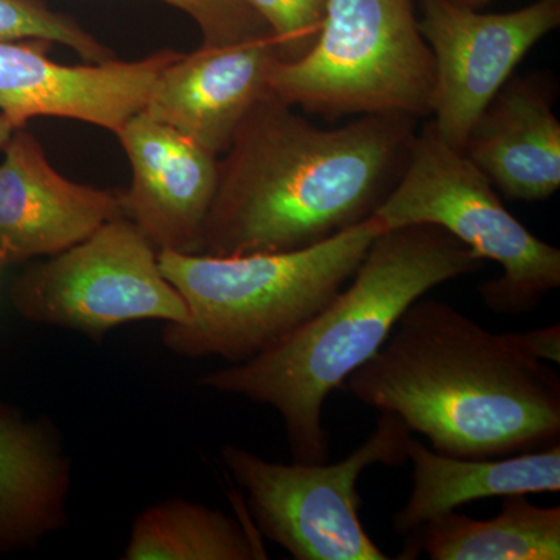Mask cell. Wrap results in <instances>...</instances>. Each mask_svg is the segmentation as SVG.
Instances as JSON below:
<instances>
[{
    "label": "cell",
    "mask_w": 560,
    "mask_h": 560,
    "mask_svg": "<svg viewBox=\"0 0 560 560\" xmlns=\"http://www.w3.org/2000/svg\"><path fill=\"white\" fill-rule=\"evenodd\" d=\"M2 151L0 270L60 254L124 217L120 191L65 178L25 127L13 132Z\"/></svg>",
    "instance_id": "7c38bea8"
},
{
    "label": "cell",
    "mask_w": 560,
    "mask_h": 560,
    "mask_svg": "<svg viewBox=\"0 0 560 560\" xmlns=\"http://www.w3.org/2000/svg\"><path fill=\"white\" fill-rule=\"evenodd\" d=\"M16 130L18 128L5 116L0 114V150H3V147L7 145V142H9L11 136Z\"/></svg>",
    "instance_id": "603a6c76"
},
{
    "label": "cell",
    "mask_w": 560,
    "mask_h": 560,
    "mask_svg": "<svg viewBox=\"0 0 560 560\" xmlns=\"http://www.w3.org/2000/svg\"><path fill=\"white\" fill-rule=\"evenodd\" d=\"M51 43L0 39V114L16 128L62 117L117 131L140 113L162 70L180 57L161 50L138 61L66 66L47 57Z\"/></svg>",
    "instance_id": "30bf717a"
},
{
    "label": "cell",
    "mask_w": 560,
    "mask_h": 560,
    "mask_svg": "<svg viewBox=\"0 0 560 560\" xmlns=\"http://www.w3.org/2000/svg\"><path fill=\"white\" fill-rule=\"evenodd\" d=\"M0 39H40L62 44L88 62L116 60L114 51L66 14L40 0H0Z\"/></svg>",
    "instance_id": "d6986e66"
},
{
    "label": "cell",
    "mask_w": 560,
    "mask_h": 560,
    "mask_svg": "<svg viewBox=\"0 0 560 560\" xmlns=\"http://www.w3.org/2000/svg\"><path fill=\"white\" fill-rule=\"evenodd\" d=\"M116 136L132 168L130 189L120 191L125 219L158 250L200 254L219 156L142 110Z\"/></svg>",
    "instance_id": "8fae6325"
},
{
    "label": "cell",
    "mask_w": 560,
    "mask_h": 560,
    "mask_svg": "<svg viewBox=\"0 0 560 560\" xmlns=\"http://www.w3.org/2000/svg\"><path fill=\"white\" fill-rule=\"evenodd\" d=\"M522 345L530 355L548 364L560 363V326L539 327V329L518 331Z\"/></svg>",
    "instance_id": "7402d4cb"
},
{
    "label": "cell",
    "mask_w": 560,
    "mask_h": 560,
    "mask_svg": "<svg viewBox=\"0 0 560 560\" xmlns=\"http://www.w3.org/2000/svg\"><path fill=\"white\" fill-rule=\"evenodd\" d=\"M555 83L544 73L504 83L475 121L464 153L510 200L541 201L560 187Z\"/></svg>",
    "instance_id": "5bb4252c"
},
{
    "label": "cell",
    "mask_w": 560,
    "mask_h": 560,
    "mask_svg": "<svg viewBox=\"0 0 560 560\" xmlns=\"http://www.w3.org/2000/svg\"><path fill=\"white\" fill-rule=\"evenodd\" d=\"M481 265L441 228L415 224L383 231L349 285L323 311L253 359L209 372L197 385L275 408L293 460L326 463L327 397L382 348L411 304Z\"/></svg>",
    "instance_id": "3957f363"
},
{
    "label": "cell",
    "mask_w": 560,
    "mask_h": 560,
    "mask_svg": "<svg viewBox=\"0 0 560 560\" xmlns=\"http://www.w3.org/2000/svg\"><path fill=\"white\" fill-rule=\"evenodd\" d=\"M158 250L125 217L33 265L11 283L22 318L101 341L124 324L184 323L189 308L161 270Z\"/></svg>",
    "instance_id": "ba28073f"
},
{
    "label": "cell",
    "mask_w": 560,
    "mask_h": 560,
    "mask_svg": "<svg viewBox=\"0 0 560 560\" xmlns=\"http://www.w3.org/2000/svg\"><path fill=\"white\" fill-rule=\"evenodd\" d=\"M197 22L201 46L217 47L271 35L246 0H161Z\"/></svg>",
    "instance_id": "44dd1931"
},
{
    "label": "cell",
    "mask_w": 560,
    "mask_h": 560,
    "mask_svg": "<svg viewBox=\"0 0 560 560\" xmlns=\"http://www.w3.org/2000/svg\"><path fill=\"white\" fill-rule=\"evenodd\" d=\"M270 28L280 61L307 55L318 39L327 0H246Z\"/></svg>",
    "instance_id": "ffe728a7"
},
{
    "label": "cell",
    "mask_w": 560,
    "mask_h": 560,
    "mask_svg": "<svg viewBox=\"0 0 560 560\" xmlns=\"http://www.w3.org/2000/svg\"><path fill=\"white\" fill-rule=\"evenodd\" d=\"M72 463L60 431L0 400V558L68 526Z\"/></svg>",
    "instance_id": "9a60e30c"
},
{
    "label": "cell",
    "mask_w": 560,
    "mask_h": 560,
    "mask_svg": "<svg viewBox=\"0 0 560 560\" xmlns=\"http://www.w3.org/2000/svg\"><path fill=\"white\" fill-rule=\"evenodd\" d=\"M412 127L400 114H366L324 130L268 94L219 158L200 254L308 248L370 219L404 171Z\"/></svg>",
    "instance_id": "6da1fadb"
},
{
    "label": "cell",
    "mask_w": 560,
    "mask_h": 560,
    "mask_svg": "<svg viewBox=\"0 0 560 560\" xmlns=\"http://www.w3.org/2000/svg\"><path fill=\"white\" fill-rule=\"evenodd\" d=\"M419 28L436 68L431 121L463 150L471 127L523 58L560 25V0L480 13L453 0H420Z\"/></svg>",
    "instance_id": "9c48e42d"
},
{
    "label": "cell",
    "mask_w": 560,
    "mask_h": 560,
    "mask_svg": "<svg viewBox=\"0 0 560 560\" xmlns=\"http://www.w3.org/2000/svg\"><path fill=\"white\" fill-rule=\"evenodd\" d=\"M436 68L412 0H327L318 39L279 61L270 90L330 119L355 114L431 117Z\"/></svg>",
    "instance_id": "5b68a950"
},
{
    "label": "cell",
    "mask_w": 560,
    "mask_h": 560,
    "mask_svg": "<svg viewBox=\"0 0 560 560\" xmlns=\"http://www.w3.org/2000/svg\"><path fill=\"white\" fill-rule=\"evenodd\" d=\"M280 61L271 35L180 54L158 77L142 113L221 156Z\"/></svg>",
    "instance_id": "4fadbf2b"
},
{
    "label": "cell",
    "mask_w": 560,
    "mask_h": 560,
    "mask_svg": "<svg viewBox=\"0 0 560 560\" xmlns=\"http://www.w3.org/2000/svg\"><path fill=\"white\" fill-rule=\"evenodd\" d=\"M503 499L490 521L452 511L425 523L401 559L419 551L431 560L560 559V506H536L526 495Z\"/></svg>",
    "instance_id": "e0dca14e"
},
{
    "label": "cell",
    "mask_w": 560,
    "mask_h": 560,
    "mask_svg": "<svg viewBox=\"0 0 560 560\" xmlns=\"http://www.w3.org/2000/svg\"><path fill=\"white\" fill-rule=\"evenodd\" d=\"M346 383L441 455L490 459L559 442L560 375L518 331L497 334L448 302L416 301Z\"/></svg>",
    "instance_id": "7a4b0ae2"
},
{
    "label": "cell",
    "mask_w": 560,
    "mask_h": 560,
    "mask_svg": "<svg viewBox=\"0 0 560 560\" xmlns=\"http://www.w3.org/2000/svg\"><path fill=\"white\" fill-rule=\"evenodd\" d=\"M410 499L393 517L397 534H412L463 504L490 497L537 495L560 490V444L506 458L469 459L441 455L410 436Z\"/></svg>",
    "instance_id": "2e32d148"
},
{
    "label": "cell",
    "mask_w": 560,
    "mask_h": 560,
    "mask_svg": "<svg viewBox=\"0 0 560 560\" xmlns=\"http://www.w3.org/2000/svg\"><path fill=\"white\" fill-rule=\"evenodd\" d=\"M411 431L397 416L381 412L375 429L348 458L334 464L275 463L228 444L221 459L248 493L261 536L296 560H386L360 522V475L375 464L407 460Z\"/></svg>",
    "instance_id": "52a82bcc"
},
{
    "label": "cell",
    "mask_w": 560,
    "mask_h": 560,
    "mask_svg": "<svg viewBox=\"0 0 560 560\" xmlns=\"http://www.w3.org/2000/svg\"><path fill=\"white\" fill-rule=\"evenodd\" d=\"M453 2L459 3V5L463 7H469V9L480 10L481 7H485L490 0H453Z\"/></svg>",
    "instance_id": "cb8c5ba5"
},
{
    "label": "cell",
    "mask_w": 560,
    "mask_h": 560,
    "mask_svg": "<svg viewBox=\"0 0 560 560\" xmlns=\"http://www.w3.org/2000/svg\"><path fill=\"white\" fill-rule=\"evenodd\" d=\"M125 560H257L267 552L242 523L206 504L172 499L132 523Z\"/></svg>",
    "instance_id": "ac0fdd59"
},
{
    "label": "cell",
    "mask_w": 560,
    "mask_h": 560,
    "mask_svg": "<svg viewBox=\"0 0 560 560\" xmlns=\"http://www.w3.org/2000/svg\"><path fill=\"white\" fill-rule=\"evenodd\" d=\"M372 215L383 231L441 228L478 259L497 261L500 278L480 285L490 311H533L560 287V249L515 219L488 176L431 120L415 135L399 179Z\"/></svg>",
    "instance_id": "8992f818"
},
{
    "label": "cell",
    "mask_w": 560,
    "mask_h": 560,
    "mask_svg": "<svg viewBox=\"0 0 560 560\" xmlns=\"http://www.w3.org/2000/svg\"><path fill=\"white\" fill-rule=\"evenodd\" d=\"M381 232V221L371 215L318 245L287 253L212 257L160 250L162 272L189 308L184 323L165 324L162 345L186 359H253L323 311Z\"/></svg>",
    "instance_id": "277c9868"
}]
</instances>
